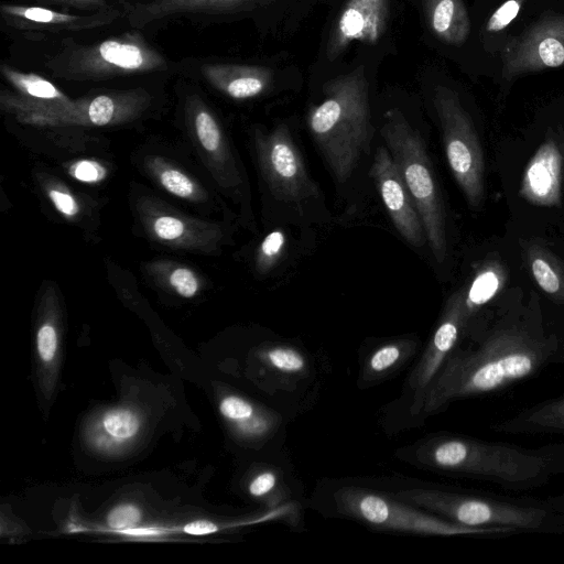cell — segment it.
<instances>
[{"label":"cell","instance_id":"6da1fadb","mask_svg":"<svg viewBox=\"0 0 564 564\" xmlns=\"http://www.w3.org/2000/svg\"><path fill=\"white\" fill-rule=\"evenodd\" d=\"M564 352L555 338L522 327H502L475 348L458 346L446 358L424 399L421 423L452 402L502 390L530 378Z\"/></svg>","mask_w":564,"mask_h":564},{"label":"cell","instance_id":"7a4b0ae2","mask_svg":"<svg viewBox=\"0 0 564 564\" xmlns=\"http://www.w3.org/2000/svg\"><path fill=\"white\" fill-rule=\"evenodd\" d=\"M394 456L420 469L488 481L513 491L541 488L564 475V442L530 448L431 433L399 447Z\"/></svg>","mask_w":564,"mask_h":564},{"label":"cell","instance_id":"3957f363","mask_svg":"<svg viewBox=\"0 0 564 564\" xmlns=\"http://www.w3.org/2000/svg\"><path fill=\"white\" fill-rule=\"evenodd\" d=\"M312 507L327 518L354 520L372 530L442 536H505L507 528H471L422 510L380 490L350 480L327 479L317 485Z\"/></svg>","mask_w":564,"mask_h":564},{"label":"cell","instance_id":"277c9868","mask_svg":"<svg viewBox=\"0 0 564 564\" xmlns=\"http://www.w3.org/2000/svg\"><path fill=\"white\" fill-rule=\"evenodd\" d=\"M324 99L312 107L307 124L334 177L346 182L372 137L369 85L362 65L328 80Z\"/></svg>","mask_w":564,"mask_h":564},{"label":"cell","instance_id":"5b68a950","mask_svg":"<svg viewBox=\"0 0 564 564\" xmlns=\"http://www.w3.org/2000/svg\"><path fill=\"white\" fill-rule=\"evenodd\" d=\"M390 492L404 502L466 527L507 528L516 533L564 531V523L546 501L507 500L427 484H410Z\"/></svg>","mask_w":564,"mask_h":564},{"label":"cell","instance_id":"8992f818","mask_svg":"<svg viewBox=\"0 0 564 564\" xmlns=\"http://www.w3.org/2000/svg\"><path fill=\"white\" fill-rule=\"evenodd\" d=\"M380 132L420 213L433 256L443 262L447 252L444 212L423 139L397 108L384 112Z\"/></svg>","mask_w":564,"mask_h":564},{"label":"cell","instance_id":"52a82bcc","mask_svg":"<svg viewBox=\"0 0 564 564\" xmlns=\"http://www.w3.org/2000/svg\"><path fill=\"white\" fill-rule=\"evenodd\" d=\"M45 66L56 77L99 80L165 69L169 61L139 32H126L90 44L63 42Z\"/></svg>","mask_w":564,"mask_h":564},{"label":"cell","instance_id":"ba28073f","mask_svg":"<svg viewBox=\"0 0 564 564\" xmlns=\"http://www.w3.org/2000/svg\"><path fill=\"white\" fill-rule=\"evenodd\" d=\"M468 326L464 300L454 295L427 345L406 377L400 398L390 406V416L399 426L421 424L425 395L451 352L458 346Z\"/></svg>","mask_w":564,"mask_h":564},{"label":"cell","instance_id":"9c48e42d","mask_svg":"<svg viewBox=\"0 0 564 564\" xmlns=\"http://www.w3.org/2000/svg\"><path fill=\"white\" fill-rule=\"evenodd\" d=\"M433 104L451 170L469 204L477 206L484 195V162L471 120L456 93L447 87L435 88Z\"/></svg>","mask_w":564,"mask_h":564},{"label":"cell","instance_id":"30bf717a","mask_svg":"<svg viewBox=\"0 0 564 564\" xmlns=\"http://www.w3.org/2000/svg\"><path fill=\"white\" fill-rule=\"evenodd\" d=\"M258 149L262 174L276 199L300 205L318 194L285 124L261 135Z\"/></svg>","mask_w":564,"mask_h":564},{"label":"cell","instance_id":"8fae6325","mask_svg":"<svg viewBox=\"0 0 564 564\" xmlns=\"http://www.w3.org/2000/svg\"><path fill=\"white\" fill-rule=\"evenodd\" d=\"M503 76L556 68L564 65V15L544 14L506 46Z\"/></svg>","mask_w":564,"mask_h":564},{"label":"cell","instance_id":"7c38bea8","mask_svg":"<svg viewBox=\"0 0 564 564\" xmlns=\"http://www.w3.org/2000/svg\"><path fill=\"white\" fill-rule=\"evenodd\" d=\"M3 22L26 37L37 40L44 35L73 33L105 28L123 15V9L78 14L39 6L2 3Z\"/></svg>","mask_w":564,"mask_h":564},{"label":"cell","instance_id":"4fadbf2b","mask_svg":"<svg viewBox=\"0 0 564 564\" xmlns=\"http://www.w3.org/2000/svg\"><path fill=\"white\" fill-rule=\"evenodd\" d=\"M370 176L399 234L410 245L422 247L426 241L422 218L387 147L377 149Z\"/></svg>","mask_w":564,"mask_h":564},{"label":"cell","instance_id":"5bb4252c","mask_svg":"<svg viewBox=\"0 0 564 564\" xmlns=\"http://www.w3.org/2000/svg\"><path fill=\"white\" fill-rule=\"evenodd\" d=\"M389 0H347L334 24L326 46L329 61L352 42L376 43L389 19Z\"/></svg>","mask_w":564,"mask_h":564},{"label":"cell","instance_id":"9a60e30c","mask_svg":"<svg viewBox=\"0 0 564 564\" xmlns=\"http://www.w3.org/2000/svg\"><path fill=\"white\" fill-rule=\"evenodd\" d=\"M262 0H151L124 2L123 15L133 29L182 17H215L252 10Z\"/></svg>","mask_w":564,"mask_h":564},{"label":"cell","instance_id":"2e32d148","mask_svg":"<svg viewBox=\"0 0 564 564\" xmlns=\"http://www.w3.org/2000/svg\"><path fill=\"white\" fill-rule=\"evenodd\" d=\"M414 336L394 337L376 344L359 357L357 387L369 389L399 375L417 355Z\"/></svg>","mask_w":564,"mask_h":564},{"label":"cell","instance_id":"e0dca14e","mask_svg":"<svg viewBox=\"0 0 564 564\" xmlns=\"http://www.w3.org/2000/svg\"><path fill=\"white\" fill-rule=\"evenodd\" d=\"M200 74L216 88L235 99L256 97L269 86L272 73L257 65L205 63Z\"/></svg>","mask_w":564,"mask_h":564},{"label":"cell","instance_id":"ac0fdd59","mask_svg":"<svg viewBox=\"0 0 564 564\" xmlns=\"http://www.w3.org/2000/svg\"><path fill=\"white\" fill-rule=\"evenodd\" d=\"M273 379V394L291 391L304 380L313 379V361L294 344L273 343L261 351Z\"/></svg>","mask_w":564,"mask_h":564},{"label":"cell","instance_id":"d6986e66","mask_svg":"<svg viewBox=\"0 0 564 564\" xmlns=\"http://www.w3.org/2000/svg\"><path fill=\"white\" fill-rule=\"evenodd\" d=\"M492 429L506 434H564V393L527 408Z\"/></svg>","mask_w":564,"mask_h":564},{"label":"cell","instance_id":"ffe728a7","mask_svg":"<svg viewBox=\"0 0 564 564\" xmlns=\"http://www.w3.org/2000/svg\"><path fill=\"white\" fill-rule=\"evenodd\" d=\"M424 10L433 33L444 43L463 44L470 32V21L463 0H424Z\"/></svg>","mask_w":564,"mask_h":564},{"label":"cell","instance_id":"44dd1931","mask_svg":"<svg viewBox=\"0 0 564 564\" xmlns=\"http://www.w3.org/2000/svg\"><path fill=\"white\" fill-rule=\"evenodd\" d=\"M248 491L253 498L261 499L269 509L297 510L292 485L288 484L284 470L274 464L272 467H264L252 477Z\"/></svg>","mask_w":564,"mask_h":564},{"label":"cell","instance_id":"7402d4cb","mask_svg":"<svg viewBox=\"0 0 564 564\" xmlns=\"http://www.w3.org/2000/svg\"><path fill=\"white\" fill-rule=\"evenodd\" d=\"M0 72L18 91L33 100L61 104L67 101L66 96L53 83L37 74L21 72L7 64L1 65Z\"/></svg>","mask_w":564,"mask_h":564},{"label":"cell","instance_id":"603a6c76","mask_svg":"<svg viewBox=\"0 0 564 564\" xmlns=\"http://www.w3.org/2000/svg\"><path fill=\"white\" fill-rule=\"evenodd\" d=\"M556 161L551 151L541 153L539 159L531 164L528 170V186L534 196L539 198L547 197L554 189L556 181Z\"/></svg>","mask_w":564,"mask_h":564},{"label":"cell","instance_id":"cb8c5ba5","mask_svg":"<svg viewBox=\"0 0 564 564\" xmlns=\"http://www.w3.org/2000/svg\"><path fill=\"white\" fill-rule=\"evenodd\" d=\"M130 99L128 96L117 97L115 95L102 94L88 100L87 120L96 126H105L111 122L119 110V106Z\"/></svg>","mask_w":564,"mask_h":564},{"label":"cell","instance_id":"d4e9b609","mask_svg":"<svg viewBox=\"0 0 564 564\" xmlns=\"http://www.w3.org/2000/svg\"><path fill=\"white\" fill-rule=\"evenodd\" d=\"M499 286V280L495 272L487 271L481 273L473 283L467 300L464 301L466 314L469 321L473 307L488 302L496 293Z\"/></svg>","mask_w":564,"mask_h":564},{"label":"cell","instance_id":"484cf974","mask_svg":"<svg viewBox=\"0 0 564 564\" xmlns=\"http://www.w3.org/2000/svg\"><path fill=\"white\" fill-rule=\"evenodd\" d=\"M104 426L111 436L127 440L138 433L140 422L138 416L129 410H115L105 415Z\"/></svg>","mask_w":564,"mask_h":564},{"label":"cell","instance_id":"4316f807","mask_svg":"<svg viewBox=\"0 0 564 564\" xmlns=\"http://www.w3.org/2000/svg\"><path fill=\"white\" fill-rule=\"evenodd\" d=\"M195 128L198 140L210 152L216 151L221 141L220 130L214 117L200 109L195 116Z\"/></svg>","mask_w":564,"mask_h":564},{"label":"cell","instance_id":"83f0119b","mask_svg":"<svg viewBox=\"0 0 564 564\" xmlns=\"http://www.w3.org/2000/svg\"><path fill=\"white\" fill-rule=\"evenodd\" d=\"M285 245V236L281 230L271 231L261 242L259 249V268L269 270L280 258Z\"/></svg>","mask_w":564,"mask_h":564},{"label":"cell","instance_id":"f1b7e54d","mask_svg":"<svg viewBox=\"0 0 564 564\" xmlns=\"http://www.w3.org/2000/svg\"><path fill=\"white\" fill-rule=\"evenodd\" d=\"M522 0H508L502 3L489 18L486 32L497 34L503 31L516 19L521 10Z\"/></svg>","mask_w":564,"mask_h":564},{"label":"cell","instance_id":"f546056e","mask_svg":"<svg viewBox=\"0 0 564 564\" xmlns=\"http://www.w3.org/2000/svg\"><path fill=\"white\" fill-rule=\"evenodd\" d=\"M261 405L253 404L239 395H228L220 402L221 414L231 422L245 419L254 413Z\"/></svg>","mask_w":564,"mask_h":564},{"label":"cell","instance_id":"4dcf8cb0","mask_svg":"<svg viewBox=\"0 0 564 564\" xmlns=\"http://www.w3.org/2000/svg\"><path fill=\"white\" fill-rule=\"evenodd\" d=\"M162 185L172 194L180 197H189L194 192V185L178 171L167 170L161 174Z\"/></svg>","mask_w":564,"mask_h":564},{"label":"cell","instance_id":"1f68e13d","mask_svg":"<svg viewBox=\"0 0 564 564\" xmlns=\"http://www.w3.org/2000/svg\"><path fill=\"white\" fill-rule=\"evenodd\" d=\"M532 272L539 285L550 294H555L560 289V281L549 263L541 258L532 262Z\"/></svg>","mask_w":564,"mask_h":564},{"label":"cell","instance_id":"d6a6232c","mask_svg":"<svg viewBox=\"0 0 564 564\" xmlns=\"http://www.w3.org/2000/svg\"><path fill=\"white\" fill-rule=\"evenodd\" d=\"M140 511L131 505L115 508L108 516V523L113 529H127L140 520Z\"/></svg>","mask_w":564,"mask_h":564},{"label":"cell","instance_id":"836d02e7","mask_svg":"<svg viewBox=\"0 0 564 564\" xmlns=\"http://www.w3.org/2000/svg\"><path fill=\"white\" fill-rule=\"evenodd\" d=\"M48 3L61 6L66 10L68 8L85 11V12H97L107 11L118 8L110 0H44Z\"/></svg>","mask_w":564,"mask_h":564},{"label":"cell","instance_id":"e575fe53","mask_svg":"<svg viewBox=\"0 0 564 564\" xmlns=\"http://www.w3.org/2000/svg\"><path fill=\"white\" fill-rule=\"evenodd\" d=\"M170 282L185 297L193 296L198 288L195 275L184 268L174 270L170 276Z\"/></svg>","mask_w":564,"mask_h":564},{"label":"cell","instance_id":"d590c367","mask_svg":"<svg viewBox=\"0 0 564 564\" xmlns=\"http://www.w3.org/2000/svg\"><path fill=\"white\" fill-rule=\"evenodd\" d=\"M57 347V336L52 325H44L37 333V350L44 361H51L54 358Z\"/></svg>","mask_w":564,"mask_h":564},{"label":"cell","instance_id":"8d00e7d4","mask_svg":"<svg viewBox=\"0 0 564 564\" xmlns=\"http://www.w3.org/2000/svg\"><path fill=\"white\" fill-rule=\"evenodd\" d=\"M154 231L161 239L173 240L183 235L184 225L178 218L162 216L155 220Z\"/></svg>","mask_w":564,"mask_h":564},{"label":"cell","instance_id":"74e56055","mask_svg":"<svg viewBox=\"0 0 564 564\" xmlns=\"http://www.w3.org/2000/svg\"><path fill=\"white\" fill-rule=\"evenodd\" d=\"M72 173L79 181L95 182L104 176L105 171L95 162L82 161L73 166Z\"/></svg>","mask_w":564,"mask_h":564},{"label":"cell","instance_id":"f35d334b","mask_svg":"<svg viewBox=\"0 0 564 564\" xmlns=\"http://www.w3.org/2000/svg\"><path fill=\"white\" fill-rule=\"evenodd\" d=\"M50 197L56 208L66 216H74L78 212V205L75 199L67 193L52 189Z\"/></svg>","mask_w":564,"mask_h":564},{"label":"cell","instance_id":"ab89813d","mask_svg":"<svg viewBox=\"0 0 564 564\" xmlns=\"http://www.w3.org/2000/svg\"><path fill=\"white\" fill-rule=\"evenodd\" d=\"M183 530H184V532L193 534V535H204V534L216 532L217 527L210 521L198 520V521H193V522L187 523L183 528Z\"/></svg>","mask_w":564,"mask_h":564},{"label":"cell","instance_id":"60d3db41","mask_svg":"<svg viewBox=\"0 0 564 564\" xmlns=\"http://www.w3.org/2000/svg\"><path fill=\"white\" fill-rule=\"evenodd\" d=\"M127 533H131V534H151V533H156V531L154 530H149V529H141V530H126Z\"/></svg>","mask_w":564,"mask_h":564},{"label":"cell","instance_id":"b9f144b4","mask_svg":"<svg viewBox=\"0 0 564 564\" xmlns=\"http://www.w3.org/2000/svg\"><path fill=\"white\" fill-rule=\"evenodd\" d=\"M124 2H147L151 0H123Z\"/></svg>","mask_w":564,"mask_h":564}]
</instances>
